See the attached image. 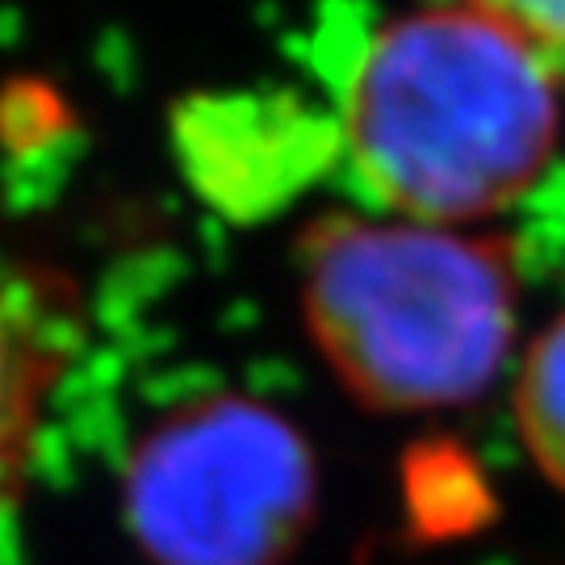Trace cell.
Listing matches in <instances>:
<instances>
[{"label": "cell", "mask_w": 565, "mask_h": 565, "mask_svg": "<svg viewBox=\"0 0 565 565\" xmlns=\"http://www.w3.org/2000/svg\"><path fill=\"white\" fill-rule=\"evenodd\" d=\"M306 327L373 411H440L494 382L515 335V268L494 239L327 214L298 247Z\"/></svg>", "instance_id": "cell-2"}, {"label": "cell", "mask_w": 565, "mask_h": 565, "mask_svg": "<svg viewBox=\"0 0 565 565\" xmlns=\"http://www.w3.org/2000/svg\"><path fill=\"white\" fill-rule=\"evenodd\" d=\"M60 343L0 285V520L18 503L46 394L60 377Z\"/></svg>", "instance_id": "cell-4"}, {"label": "cell", "mask_w": 565, "mask_h": 565, "mask_svg": "<svg viewBox=\"0 0 565 565\" xmlns=\"http://www.w3.org/2000/svg\"><path fill=\"white\" fill-rule=\"evenodd\" d=\"M298 427L247 398H202L151 427L126 465V520L160 565H281L315 511Z\"/></svg>", "instance_id": "cell-3"}, {"label": "cell", "mask_w": 565, "mask_h": 565, "mask_svg": "<svg viewBox=\"0 0 565 565\" xmlns=\"http://www.w3.org/2000/svg\"><path fill=\"white\" fill-rule=\"evenodd\" d=\"M515 419L532 461L565 490V319L532 343L515 390Z\"/></svg>", "instance_id": "cell-5"}, {"label": "cell", "mask_w": 565, "mask_h": 565, "mask_svg": "<svg viewBox=\"0 0 565 565\" xmlns=\"http://www.w3.org/2000/svg\"><path fill=\"white\" fill-rule=\"evenodd\" d=\"M478 9L490 21L507 25L511 34L532 42L557 72L565 67V0H457Z\"/></svg>", "instance_id": "cell-6"}, {"label": "cell", "mask_w": 565, "mask_h": 565, "mask_svg": "<svg viewBox=\"0 0 565 565\" xmlns=\"http://www.w3.org/2000/svg\"><path fill=\"white\" fill-rule=\"evenodd\" d=\"M557 126V67L457 0L377 25L343 88V130L364 184L427 223L511 205L545 172Z\"/></svg>", "instance_id": "cell-1"}]
</instances>
